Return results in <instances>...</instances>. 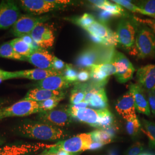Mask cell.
Listing matches in <instances>:
<instances>
[{
	"label": "cell",
	"mask_w": 155,
	"mask_h": 155,
	"mask_svg": "<svg viewBox=\"0 0 155 155\" xmlns=\"http://www.w3.org/2000/svg\"><path fill=\"white\" fill-rule=\"evenodd\" d=\"M30 35L39 47L45 50L52 47L55 42L53 30L45 22L38 24Z\"/></svg>",
	"instance_id": "13"
},
{
	"label": "cell",
	"mask_w": 155,
	"mask_h": 155,
	"mask_svg": "<svg viewBox=\"0 0 155 155\" xmlns=\"http://www.w3.org/2000/svg\"><path fill=\"white\" fill-rule=\"evenodd\" d=\"M11 79H15V72L6 71L0 69V81H5Z\"/></svg>",
	"instance_id": "44"
},
{
	"label": "cell",
	"mask_w": 155,
	"mask_h": 155,
	"mask_svg": "<svg viewBox=\"0 0 155 155\" xmlns=\"http://www.w3.org/2000/svg\"><path fill=\"white\" fill-rule=\"evenodd\" d=\"M112 2L117 4L120 6H121L122 7L125 8V9H127V10L130 11L134 13H140L141 15H145V16H148V14L142 10L141 9H140L138 6L134 5V3H132L131 1H127V0H113L112 1Z\"/></svg>",
	"instance_id": "36"
},
{
	"label": "cell",
	"mask_w": 155,
	"mask_h": 155,
	"mask_svg": "<svg viewBox=\"0 0 155 155\" xmlns=\"http://www.w3.org/2000/svg\"><path fill=\"white\" fill-rule=\"evenodd\" d=\"M137 83L146 92L155 91V64L139 68L136 72Z\"/></svg>",
	"instance_id": "16"
},
{
	"label": "cell",
	"mask_w": 155,
	"mask_h": 155,
	"mask_svg": "<svg viewBox=\"0 0 155 155\" xmlns=\"http://www.w3.org/2000/svg\"><path fill=\"white\" fill-rule=\"evenodd\" d=\"M150 110L155 117V91L147 92Z\"/></svg>",
	"instance_id": "42"
},
{
	"label": "cell",
	"mask_w": 155,
	"mask_h": 155,
	"mask_svg": "<svg viewBox=\"0 0 155 155\" xmlns=\"http://www.w3.org/2000/svg\"><path fill=\"white\" fill-rule=\"evenodd\" d=\"M89 69L90 78L93 81V84L98 87H104L107 82L109 76L105 72L97 68L95 65Z\"/></svg>",
	"instance_id": "26"
},
{
	"label": "cell",
	"mask_w": 155,
	"mask_h": 155,
	"mask_svg": "<svg viewBox=\"0 0 155 155\" xmlns=\"http://www.w3.org/2000/svg\"><path fill=\"white\" fill-rule=\"evenodd\" d=\"M99 60V45L89 47L83 50L76 59L77 66L81 68H91L94 65H98Z\"/></svg>",
	"instance_id": "19"
},
{
	"label": "cell",
	"mask_w": 155,
	"mask_h": 155,
	"mask_svg": "<svg viewBox=\"0 0 155 155\" xmlns=\"http://www.w3.org/2000/svg\"><path fill=\"white\" fill-rule=\"evenodd\" d=\"M133 20L123 18L118 22L116 34L118 43L132 54L135 46L136 35L140 25L134 17Z\"/></svg>",
	"instance_id": "4"
},
{
	"label": "cell",
	"mask_w": 155,
	"mask_h": 155,
	"mask_svg": "<svg viewBox=\"0 0 155 155\" xmlns=\"http://www.w3.org/2000/svg\"><path fill=\"white\" fill-rule=\"evenodd\" d=\"M115 109L117 113L127 121L137 116L134 100L130 91H128L117 100Z\"/></svg>",
	"instance_id": "15"
},
{
	"label": "cell",
	"mask_w": 155,
	"mask_h": 155,
	"mask_svg": "<svg viewBox=\"0 0 155 155\" xmlns=\"http://www.w3.org/2000/svg\"><path fill=\"white\" fill-rule=\"evenodd\" d=\"M55 56L45 49L39 48L26 58V61L40 69H52V62Z\"/></svg>",
	"instance_id": "18"
},
{
	"label": "cell",
	"mask_w": 155,
	"mask_h": 155,
	"mask_svg": "<svg viewBox=\"0 0 155 155\" xmlns=\"http://www.w3.org/2000/svg\"><path fill=\"white\" fill-rule=\"evenodd\" d=\"M0 57L17 61H26V59L18 54L14 50L10 41L0 45Z\"/></svg>",
	"instance_id": "28"
},
{
	"label": "cell",
	"mask_w": 155,
	"mask_h": 155,
	"mask_svg": "<svg viewBox=\"0 0 155 155\" xmlns=\"http://www.w3.org/2000/svg\"><path fill=\"white\" fill-rule=\"evenodd\" d=\"M134 4L138 6L148 14L151 18H155V0L137 1Z\"/></svg>",
	"instance_id": "33"
},
{
	"label": "cell",
	"mask_w": 155,
	"mask_h": 155,
	"mask_svg": "<svg viewBox=\"0 0 155 155\" xmlns=\"http://www.w3.org/2000/svg\"><path fill=\"white\" fill-rule=\"evenodd\" d=\"M15 78H25L30 80L40 81L47 78L55 75H63V71H58L52 69L33 68L15 71Z\"/></svg>",
	"instance_id": "20"
},
{
	"label": "cell",
	"mask_w": 155,
	"mask_h": 155,
	"mask_svg": "<svg viewBox=\"0 0 155 155\" xmlns=\"http://www.w3.org/2000/svg\"><path fill=\"white\" fill-rule=\"evenodd\" d=\"M64 99V97H58L39 102L40 107L42 111L51 110L56 108L59 102Z\"/></svg>",
	"instance_id": "35"
},
{
	"label": "cell",
	"mask_w": 155,
	"mask_h": 155,
	"mask_svg": "<svg viewBox=\"0 0 155 155\" xmlns=\"http://www.w3.org/2000/svg\"><path fill=\"white\" fill-rule=\"evenodd\" d=\"M41 112L39 102L21 100L8 106L0 108V121L6 118L25 117Z\"/></svg>",
	"instance_id": "5"
},
{
	"label": "cell",
	"mask_w": 155,
	"mask_h": 155,
	"mask_svg": "<svg viewBox=\"0 0 155 155\" xmlns=\"http://www.w3.org/2000/svg\"><path fill=\"white\" fill-rule=\"evenodd\" d=\"M68 20L74 23L81 27L83 28H87L91 24L95 21L94 17L91 15L89 13H84L82 16L76 17H72L71 18H68Z\"/></svg>",
	"instance_id": "32"
},
{
	"label": "cell",
	"mask_w": 155,
	"mask_h": 155,
	"mask_svg": "<svg viewBox=\"0 0 155 155\" xmlns=\"http://www.w3.org/2000/svg\"><path fill=\"white\" fill-rule=\"evenodd\" d=\"M117 155L115 154H109V155Z\"/></svg>",
	"instance_id": "52"
},
{
	"label": "cell",
	"mask_w": 155,
	"mask_h": 155,
	"mask_svg": "<svg viewBox=\"0 0 155 155\" xmlns=\"http://www.w3.org/2000/svg\"><path fill=\"white\" fill-rule=\"evenodd\" d=\"M72 83L68 82L63 75H55L38 81L32 86L35 88L46 89L52 91H63L69 87Z\"/></svg>",
	"instance_id": "21"
},
{
	"label": "cell",
	"mask_w": 155,
	"mask_h": 155,
	"mask_svg": "<svg viewBox=\"0 0 155 155\" xmlns=\"http://www.w3.org/2000/svg\"><path fill=\"white\" fill-rule=\"evenodd\" d=\"M129 91L133 95L136 110L141 114L150 116L151 111L147 92L137 83H130L129 86Z\"/></svg>",
	"instance_id": "17"
},
{
	"label": "cell",
	"mask_w": 155,
	"mask_h": 155,
	"mask_svg": "<svg viewBox=\"0 0 155 155\" xmlns=\"http://www.w3.org/2000/svg\"><path fill=\"white\" fill-rule=\"evenodd\" d=\"M132 55L140 59L155 58V33L146 25L140 23Z\"/></svg>",
	"instance_id": "2"
},
{
	"label": "cell",
	"mask_w": 155,
	"mask_h": 155,
	"mask_svg": "<svg viewBox=\"0 0 155 155\" xmlns=\"http://www.w3.org/2000/svg\"><path fill=\"white\" fill-rule=\"evenodd\" d=\"M90 78V72L87 70H83L78 72V81L79 82H86Z\"/></svg>",
	"instance_id": "45"
},
{
	"label": "cell",
	"mask_w": 155,
	"mask_h": 155,
	"mask_svg": "<svg viewBox=\"0 0 155 155\" xmlns=\"http://www.w3.org/2000/svg\"><path fill=\"white\" fill-rule=\"evenodd\" d=\"M58 97H65V93L63 91H52L46 89L34 88L29 90L22 100L41 102Z\"/></svg>",
	"instance_id": "22"
},
{
	"label": "cell",
	"mask_w": 155,
	"mask_h": 155,
	"mask_svg": "<svg viewBox=\"0 0 155 155\" xmlns=\"http://www.w3.org/2000/svg\"><path fill=\"white\" fill-rule=\"evenodd\" d=\"M89 35H92L98 36L101 39L105 40L106 46H107V41L113 32L111 30L108 28L102 22L95 21L91 24L87 28L84 29Z\"/></svg>",
	"instance_id": "23"
},
{
	"label": "cell",
	"mask_w": 155,
	"mask_h": 155,
	"mask_svg": "<svg viewBox=\"0 0 155 155\" xmlns=\"http://www.w3.org/2000/svg\"><path fill=\"white\" fill-rule=\"evenodd\" d=\"M101 11L109 12L114 17H120L125 16V12L121 6L110 1H106L105 4L99 8Z\"/></svg>",
	"instance_id": "34"
},
{
	"label": "cell",
	"mask_w": 155,
	"mask_h": 155,
	"mask_svg": "<svg viewBox=\"0 0 155 155\" xmlns=\"http://www.w3.org/2000/svg\"><path fill=\"white\" fill-rule=\"evenodd\" d=\"M93 142L99 143L104 145L110 144L115 136L109 133L106 129H97L90 132Z\"/></svg>",
	"instance_id": "29"
},
{
	"label": "cell",
	"mask_w": 155,
	"mask_h": 155,
	"mask_svg": "<svg viewBox=\"0 0 155 155\" xmlns=\"http://www.w3.org/2000/svg\"><path fill=\"white\" fill-rule=\"evenodd\" d=\"M81 153H70L62 150H54L51 148L44 150L38 155H80Z\"/></svg>",
	"instance_id": "39"
},
{
	"label": "cell",
	"mask_w": 155,
	"mask_h": 155,
	"mask_svg": "<svg viewBox=\"0 0 155 155\" xmlns=\"http://www.w3.org/2000/svg\"><path fill=\"white\" fill-rule=\"evenodd\" d=\"M141 130L147 136L150 147L155 150V123L145 118L141 119Z\"/></svg>",
	"instance_id": "27"
},
{
	"label": "cell",
	"mask_w": 155,
	"mask_h": 155,
	"mask_svg": "<svg viewBox=\"0 0 155 155\" xmlns=\"http://www.w3.org/2000/svg\"><path fill=\"white\" fill-rule=\"evenodd\" d=\"M106 109L97 110L92 108L75 109L68 106V111L73 120L89 125L91 127L101 129V122Z\"/></svg>",
	"instance_id": "7"
},
{
	"label": "cell",
	"mask_w": 155,
	"mask_h": 155,
	"mask_svg": "<svg viewBox=\"0 0 155 155\" xmlns=\"http://www.w3.org/2000/svg\"><path fill=\"white\" fill-rule=\"evenodd\" d=\"M36 119L60 128L69 125L73 121L68 107H56L51 110L40 112L36 116Z\"/></svg>",
	"instance_id": "6"
},
{
	"label": "cell",
	"mask_w": 155,
	"mask_h": 155,
	"mask_svg": "<svg viewBox=\"0 0 155 155\" xmlns=\"http://www.w3.org/2000/svg\"><path fill=\"white\" fill-rule=\"evenodd\" d=\"M6 141V139L5 137L4 136L0 134V147L3 146V145L5 143Z\"/></svg>",
	"instance_id": "50"
},
{
	"label": "cell",
	"mask_w": 155,
	"mask_h": 155,
	"mask_svg": "<svg viewBox=\"0 0 155 155\" xmlns=\"http://www.w3.org/2000/svg\"><path fill=\"white\" fill-rule=\"evenodd\" d=\"M113 15L109 12L101 11L99 13L98 17L101 22H106L109 21Z\"/></svg>",
	"instance_id": "43"
},
{
	"label": "cell",
	"mask_w": 155,
	"mask_h": 155,
	"mask_svg": "<svg viewBox=\"0 0 155 155\" xmlns=\"http://www.w3.org/2000/svg\"><path fill=\"white\" fill-rule=\"evenodd\" d=\"M93 143L90 132L81 133L68 139L62 140L51 144L50 148L58 150H62L70 153H81L90 150Z\"/></svg>",
	"instance_id": "3"
},
{
	"label": "cell",
	"mask_w": 155,
	"mask_h": 155,
	"mask_svg": "<svg viewBox=\"0 0 155 155\" xmlns=\"http://www.w3.org/2000/svg\"><path fill=\"white\" fill-rule=\"evenodd\" d=\"M63 72L64 77L68 82L71 83L77 82L78 72L74 68L71 64H66V68Z\"/></svg>",
	"instance_id": "37"
},
{
	"label": "cell",
	"mask_w": 155,
	"mask_h": 155,
	"mask_svg": "<svg viewBox=\"0 0 155 155\" xmlns=\"http://www.w3.org/2000/svg\"><path fill=\"white\" fill-rule=\"evenodd\" d=\"M133 17L137 21L148 26L155 33V18H141L136 16Z\"/></svg>",
	"instance_id": "40"
},
{
	"label": "cell",
	"mask_w": 155,
	"mask_h": 155,
	"mask_svg": "<svg viewBox=\"0 0 155 155\" xmlns=\"http://www.w3.org/2000/svg\"><path fill=\"white\" fill-rule=\"evenodd\" d=\"M141 129V124L137 116L127 121L126 129L128 134L132 137H136L139 135Z\"/></svg>",
	"instance_id": "31"
},
{
	"label": "cell",
	"mask_w": 155,
	"mask_h": 155,
	"mask_svg": "<svg viewBox=\"0 0 155 155\" xmlns=\"http://www.w3.org/2000/svg\"><path fill=\"white\" fill-rule=\"evenodd\" d=\"M21 15L20 9L15 1H2L0 3V29L12 27Z\"/></svg>",
	"instance_id": "9"
},
{
	"label": "cell",
	"mask_w": 155,
	"mask_h": 155,
	"mask_svg": "<svg viewBox=\"0 0 155 155\" xmlns=\"http://www.w3.org/2000/svg\"><path fill=\"white\" fill-rule=\"evenodd\" d=\"M104 146V145H103L102 144L93 141L92 144H91V146H90V150H100L101 148H102Z\"/></svg>",
	"instance_id": "47"
},
{
	"label": "cell",
	"mask_w": 155,
	"mask_h": 155,
	"mask_svg": "<svg viewBox=\"0 0 155 155\" xmlns=\"http://www.w3.org/2000/svg\"><path fill=\"white\" fill-rule=\"evenodd\" d=\"M50 145L43 143L7 144L0 147V155H32L41 150L50 148Z\"/></svg>",
	"instance_id": "8"
},
{
	"label": "cell",
	"mask_w": 155,
	"mask_h": 155,
	"mask_svg": "<svg viewBox=\"0 0 155 155\" xmlns=\"http://www.w3.org/2000/svg\"><path fill=\"white\" fill-rule=\"evenodd\" d=\"M48 19L47 16H32L28 15H21L12 27L11 32L17 38H22L31 35L38 24L45 22Z\"/></svg>",
	"instance_id": "10"
},
{
	"label": "cell",
	"mask_w": 155,
	"mask_h": 155,
	"mask_svg": "<svg viewBox=\"0 0 155 155\" xmlns=\"http://www.w3.org/2000/svg\"><path fill=\"white\" fill-rule=\"evenodd\" d=\"M89 106L88 104L85 102H82L81 103H79L76 105H70V106L72 107L73 109H83V108H86Z\"/></svg>",
	"instance_id": "46"
},
{
	"label": "cell",
	"mask_w": 155,
	"mask_h": 155,
	"mask_svg": "<svg viewBox=\"0 0 155 155\" xmlns=\"http://www.w3.org/2000/svg\"><path fill=\"white\" fill-rule=\"evenodd\" d=\"M9 102V100L6 98H0V108L2 107H4L6 104H8Z\"/></svg>",
	"instance_id": "49"
},
{
	"label": "cell",
	"mask_w": 155,
	"mask_h": 155,
	"mask_svg": "<svg viewBox=\"0 0 155 155\" xmlns=\"http://www.w3.org/2000/svg\"><path fill=\"white\" fill-rule=\"evenodd\" d=\"M113 63L116 68L114 75L118 82L126 83L132 78L135 68L126 56L116 51Z\"/></svg>",
	"instance_id": "11"
},
{
	"label": "cell",
	"mask_w": 155,
	"mask_h": 155,
	"mask_svg": "<svg viewBox=\"0 0 155 155\" xmlns=\"http://www.w3.org/2000/svg\"><path fill=\"white\" fill-rule=\"evenodd\" d=\"M14 130L22 137L40 141H61L68 136L63 129L38 120H24L17 125Z\"/></svg>",
	"instance_id": "1"
},
{
	"label": "cell",
	"mask_w": 155,
	"mask_h": 155,
	"mask_svg": "<svg viewBox=\"0 0 155 155\" xmlns=\"http://www.w3.org/2000/svg\"><path fill=\"white\" fill-rule=\"evenodd\" d=\"M18 3L24 11L33 15H42L63 7L50 0H21Z\"/></svg>",
	"instance_id": "12"
},
{
	"label": "cell",
	"mask_w": 155,
	"mask_h": 155,
	"mask_svg": "<svg viewBox=\"0 0 155 155\" xmlns=\"http://www.w3.org/2000/svg\"><path fill=\"white\" fill-rule=\"evenodd\" d=\"M88 84H77L71 92L70 101L71 105H76L84 101L86 94L89 88Z\"/></svg>",
	"instance_id": "25"
},
{
	"label": "cell",
	"mask_w": 155,
	"mask_h": 155,
	"mask_svg": "<svg viewBox=\"0 0 155 155\" xmlns=\"http://www.w3.org/2000/svg\"><path fill=\"white\" fill-rule=\"evenodd\" d=\"M66 66V64L64 61H61L57 57L54 56L53 62H52V68L53 70H55L58 71H63Z\"/></svg>",
	"instance_id": "41"
},
{
	"label": "cell",
	"mask_w": 155,
	"mask_h": 155,
	"mask_svg": "<svg viewBox=\"0 0 155 155\" xmlns=\"http://www.w3.org/2000/svg\"><path fill=\"white\" fill-rule=\"evenodd\" d=\"M151 155V154H150V153H142L141 154H140V155Z\"/></svg>",
	"instance_id": "51"
},
{
	"label": "cell",
	"mask_w": 155,
	"mask_h": 155,
	"mask_svg": "<svg viewBox=\"0 0 155 155\" xmlns=\"http://www.w3.org/2000/svg\"><path fill=\"white\" fill-rule=\"evenodd\" d=\"M50 1L51 2L55 3L58 5H61L71 4V1L68 0H50Z\"/></svg>",
	"instance_id": "48"
},
{
	"label": "cell",
	"mask_w": 155,
	"mask_h": 155,
	"mask_svg": "<svg viewBox=\"0 0 155 155\" xmlns=\"http://www.w3.org/2000/svg\"><path fill=\"white\" fill-rule=\"evenodd\" d=\"M144 150V145L141 142H136L131 145L127 150V155H139L141 154Z\"/></svg>",
	"instance_id": "38"
},
{
	"label": "cell",
	"mask_w": 155,
	"mask_h": 155,
	"mask_svg": "<svg viewBox=\"0 0 155 155\" xmlns=\"http://www.w3.org/2000/svg\"><path fill=\"white\" fill-rule=\"evenodd\" d=\"M84 102L94 109H107L108 100L104 87H98L93 84H90L86 94Z\"/></svg>",
	"instance_id": "14"
},
{
	"label": "cell",
	"mask_w": 155,
	"mask_h": 155,
	"mask_svg": "<svg viewBox=\"0 0 155 155\" xmlns=\"http://www.w3.org/2000/svg\"><path fill=\"white\" fill-rule=\"evenodd\" d=\"M116 52L115 47L99 45V60L98 64L113 63Z\"/></svg>",
	"instance_id": "30"
},
{
	"label": "cell",
	"mask_w": 155,
	"mask_h": 155,
	"mask_svg": "<svg viewBox=\"0 0 155 155\" xmlns=\"http://www.w3.org/2000/svg\"><path fill=\"white\" fill-rule=\"evenodd\" d=\"M10 43L17 53L25 58H27L35 50H36L21 38H16L13 39L10 41Z\"/></svg>",
	"instance_id": "24"
}]
</instances>
